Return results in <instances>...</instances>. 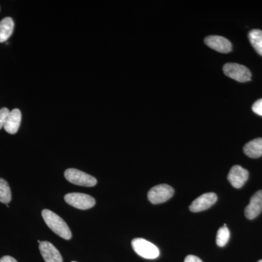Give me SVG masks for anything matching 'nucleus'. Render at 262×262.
Masks as SVG:
<instances>
[{"label": "nucleus", "instance_id": "obj_1", "mask_svg": "<svg viewBox=\"0 0 262 262\" xmlns=\"http://www.w3.org/2000/svg\"><path fill=\"white\" fill-rule=\"evenodd\" d=\"M42 215L46 225L53 232L58 234L62 238L65 239L72 238V232L70 227L59 215L48 209L43 210Z\"/></svg>", "mask_w": 262, "mask_h": 262}, {"label": "nucleus", "instance_id": "obj_2", "mask_svg": "<svg viewBox=\"0 0 262 262\" xmlns=\"http://www.w3.org/2000/svg\"><path fill=\"white\" fill-rule=\"evenodd\" d=\"M132 247L139 256L146 259H155L160 256V251L156 246L143 238L133 239Z\"/></svg>", "mask_w": 262, "mask_h": 262}, {"label": "nucleus", "instance_id": "obj_3", "mask_svg": "<svg viewBox=\"0 0 262 262\" xmlns=\"http://www.w3.org/2000/svg\"><path fill=\"white\" fill-rule=\"evenodd\" d=\"M65 178L72 184L82 187H94L97 180L92 176L75 168H69L64 173Z\"/></svg>", "mask_w": 262, "mask_h": 262}, {"label": "nucleus", "instance_id": "obj_4", "mask_svg": "<svg viewBox=\"0 0 262 262\" xmlns=\"http://www.w3.org/2000/svg\"><path fill=\"white\" fill-rule=\"evenodd\" d=\"M224 73L227 77L239 82L251 80V72L247 67L235 63H227L223 67Z\"/></svg>", "mask_w": 262, "mask_h": 262}, {"label": "nucleus", "instance_id": "obj_5", "mask_svg": "<svg viewBox=\"0 0 262 262\" xmlns=\"http://www.w3.org/2000/svg\"><path fill=\"white\" fill-rule=\"evenodd\" d=\"M174 189L168 184H163L151 188L148 192V199L153 204H160L173 196Z\"/></svg>", "mask_w": 262, "mask_h": 262}, {"label": "nucleus", "instance_id": "obj_6", "mask_svg": "<svg viewBox=\"0 0 262 262\" xmlns=\"http://www.w3.org/2000/svg\"><path fill=\"white\" fill-rule=\"evenodd\" d=\"M64 200L70 206L81 210L90 209L96 204V201L93 196L83 193H70L66 194Z\"/></svg>", "mask_w": 262, "mask_h": 262}, {"label": "nucleus", "instance_id": "obj_7", "mask_svg": "<svg viewBox=\"0 0 262 262\" xmlns=\"http://www.w3.org/2000/svg\"><path fill=\"white\" fill-rule=\"evenodd\" d=\"M217 201V195L213 192L202 194L192 202L189 206V210L193 213L205 211L211 208Z\"/></svg>", "mask_w": 262, "mask_h": 262}, {"label": "nucleus", "instance_id": "obj_8", "mask_svg": "<svg viewBox=\"0 0 262 262\" xmlns=\"http://www.w3.org/2000/svg\"><path fill=\"white\" fill-rule=\"evenodd\" d=\"M249 173L246 169L243 168L241 165H234L231 168L228 174L229 182L232 184V187L236 189H239L247 182Z\"/></svg>", "mask_w": 262, "mask_h": 262}, {"label": "nucleus", "instance_id": "obj_9", "mask_svg": "<svg viewBox=\"0 0 262 262\" xmlns=\"http://www.w3.org/2000/svg\"><path fill=\"white\" fill-rule=\"evenodd\" d=\"M206 46L215 51L228 53L232 51V43L227 38L221 36H208L204 40Z\"/></svg>", "mask_w": 262, "mask_h": 262}, {"label": "nucleus", "instance_id": "obj_10", "mask_svg": "<svg viewBox=\"0 0 262 262\" xmlns=\"http://www.w3.org/2000/svg\"><path fill=\"white\" fill-rule=\"evenodd\" d=\"M261 211L262 190H259L251 196L249 204L245 209V215L248 220H252L256 218Z\"/></svg>", "mask_w": 262, "mask_h": 262}, {"label": "nucleus", "instance_id": "obj_11", "mask_svg": "<svg viewBox=\"0 0 262 262\" xmlns=\"http://www.w3.org/2000/svg\"><path fill=\"white\" fill-rule=\"evenodd\" d=\"M39 251L46 262H63L61 253L51 243L42 241L39 243Z\"/></svg>", "mask_w": 262, "mask_h": 262}, {"label": "nucleus", "instance_id": "obj_12", "mask_svg": "<svg viewBox=\"0 0 262 262\" xmlns=\"http://www.w3.org/2000/svg\"><path fill=\"white\" fill-rule=\"evenodd\" d=\"M20 122H21V113L18 108H15L8 115L3 127L8 134H15L18 132Z\"/></svg>", "mask_w": 262, "mask_h": 262}, {"label": "nucleus", "instance_id": "obj_13", "mask_svg": "<svg viewBox=\"0 0 262 262\" xmlns=\"http://www.w3.org/2000/svg\"><path fill=\"white\" fill-rule=\"evenodd\" d=\"M245 154L251 158H258L262 156V138H257L249 141L244 148Z\"/></svg>", "mask_w": 262, "mask_h": 262}, {"label": "nucleus", "instance_id": "obj_14", "mask_svg": "<svg viewBox=\"0 0 262 262\" xmlns=\"http://www.w3.org/2000/svg\"><path fill=\"white\" fill-rule=\"evenodd\" d=\"M14 29V22L10 17H7L0 21V42H5L12 35Z\"/></svg>", "mask_w": 262, "mask_h": 262}, {"label": "nucleus", "instance_id": "obj_15", "mask_svg": "<svg viewBox=\"0 0 262 262\" xmlns=\"http://www.w3.org/2000/svg\"><path fill=\"white\" fill-rule=\"evenodd\" d=\"M250 42L258 54L262 56V31L253 29L248 34Z\"/></svg>", "mask_w": 262, "mask_h": 262}, {"label": "nucleus", "instance_id": "obj_16", "mask_svg": "<svg viewBox=\"0 0 262 262\" xmlns=\"http://www.w3.org/2000/svg\"><path fill=\"white\" fill-rule=\"evenodd\" d=\"M11 200L12 194L9 184L5 179L0 178V202L8 205Z\"/></svg>", "mask_w": 262, "mask_h": 262}, {"label": "nucleus", "instance_id": "obj_17", "mask_svg": "<svg viewBox=\"0 0 262 262\" xmlns=\"http://www.w3.org/2000/svg\"><path fill=\"white\" fill-rule=\"evenodd\" d=\"M229 237H230V232H229V229L227 228V225L225 224L217 232L216 244L220 247H224L228 243Z\"/></svg>", "mask_w": 262, "mask_h": 262}, {"label": "nucleus", "instance_id": "obj_18", "mask_svg": "<svg viewBox=\"0 0 262 262\" xmlns=\"http://www.w3.org/2000/svg\"><path fill=\"white\" fill-rule=\"evenodd\" d=\"M10 113L8 108L5 107L0 110V130L4 127L5 122Z\"/></svg>", "mask_w": 262, "mask_h": 262}, {"label": "nucleus", "instance_id": "obj_19", "mask_svg": "<svg viewBox=\"0 0 262 262\" xmlns=\"http://www.w3.org/2000/svg\"><path fill=\"white\" fill-rule=\"evenodd\" d=\"M252 110L253 113L256 115L262 116V98L258 99L256 101L252 106Z\"/></svg>", "mask_w": 262, "mask_h": 262}, {"label": "nucleus", "instance_id": "obj_20", "mask_svg": "<svg viewBox=\"0 0 262 262\" xmlns=\"http://www.w3.org/2000/svg\"><path fill=\"white\" fill-rule=\"evenodd\" d=\"M184 262H203V261L198 256H194V255H189L185 258Z\"/></svg>", "mask_w": 262, "mask_h": 262}, {"label": "nucleus", "instance_id": "obj_21", "mask_svg": "<svg viewBox=\"0 0 262 262\" xmlns=\"http://www.w3.org/2000/svg\"><path fill=\"white\" fill-rule=\"evenodd\" d=\"M0 262H18L14 258L10 256H5L0 259Z\"/></svg>", "mask_w": 262, "mask_h": 262}, {"label": "nucleus", "instance_id": "obj_22", "mask_svg": "<svg viewBox=\"0 0 262 262\" xmlns=\"http://www.w3.org/2000/svg\"><path fill=\"white\" fill-rule=\"evenodd\" d=\"M258 262H262V259L259 260V261H258Z\"/></svg>", "mask_w": 262, "mask_h": 262}, {"label": "nucleus", "instance_id": "obj_23", "mask_svg": "<svg viewBox=\"0 0 262 262\" xmlns=\"http://www.w3.org/2000/svg\"><path fill=\"white\" fill-rule=\"evenodd\" d=\"M72 262H77V261H72Z\"/></svg>", "mask_w": 262, "mask_h": 262}]
</instances>
